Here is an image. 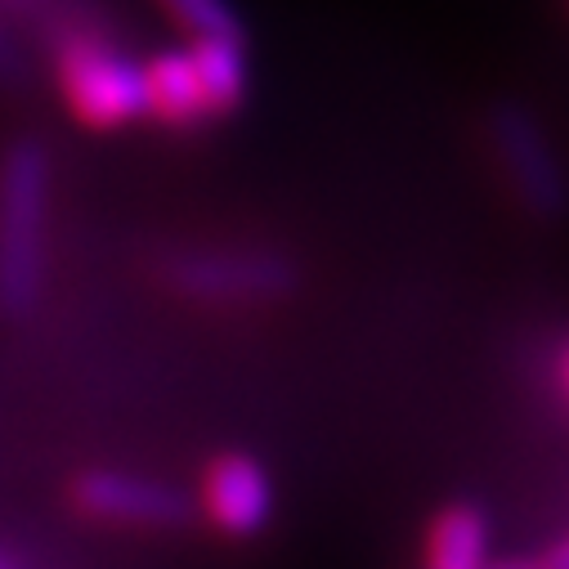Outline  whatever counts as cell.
<instances>
[{"label":"cell","mask_w":569,"mask_h":569,"mask_svg":"<svg viewBox=\"0 0 569 569\" xmlns=\"http://www.w3.org/2000/svg\"><path fill=\"white\" fill-rule=\"evenodd\" d=\"M0 569H10V565H6V560H0Z\"/></svg>","instance_id":"5bb4252c"},{"label":"cell","mask_w":569,"mask_h":569,"mask_svg":"<svg viewBox=\"0 0 569 569\" xmlns=\"http://www.w3.org/2000/svg\"><path fill=\"white\" fill-rule=\"evenodd\" d=\"M202 507L229 538H256L273 520V485L251 453H224L202 476Z\"/></svg>","instance_id":"8992f818"},{"label":"cell","mask_w":569,"mask_h":569,"mask_svg":"<svg viewBox=\"0 0 569 569\" xmlns=\"http://www.w3.org/2000/svg\"><path fill=\"white\" fill-rule=\"evenodd\" d=\"M50 180V153L37 139H14L0 158V315L6 319H28L46 292Z\"/></svg>","instance_id":"6da1fadb"},{"label":"cell","mask_w":569,"mask_h":569,"mask_svg":"<svg viewBox=\"0 0 569 569\" xmlns=\"http://www.w3.org/2000/svg\"><path fill=\"white\" fill-rule=\"evenodd\" d=\"M565 341H556V350H551V395H556V403H565Z\"/></svg>","instance_id":"4fadbf2b"},{"label":"cell","mask_w":569,"mask_h":569,"mask_svg":"<svg viewBox=\"0 0 569 569\" xmlns=\"http://www.w3.org/2000/svg\"><path fill=\"white\" fill-rule=\"evenodd\" d=\"M489 134H493V149L502 158L507 184L520 198V207L533 220L556 224L565 216V176H560V158L551 149L542 121L520 103H498L489 112Z\"/></svg>","instance_id":"3957f363"},{"label":"cell","mask_w":569,"mask_h":569,"mask_svg":"<svg viewBox=\"0 0 569 569\" xmlns=\"http://www.w3.org/2000/svg\"><path fill=\"white\" fill-rule=\"evenodd\" d=\"M489 565V516L476 502L445 507L426 529V569H485Z\"/></svg>","instance_id":"ba28073f"},{"label":"cell","mask_w":569,"mask_h":569,"mask_svg":"<svg viewBox=\"0 0 569 569\" xmlns=\"http://www.w3.org/2000/svg\"><path fill=\"white\" fill-rule=\"evenodd\" d=\"M0 86H10V90L28 86V54L19 37L6 28V19H0Z\"/></svg>","instance_id":"7c38bea8"},{"label":"cell","mask_w":569,"mask_h":569,"mask_svg":"<svg viewBox=\"0 0 569 569\" xmlns=\"http://www.w3.org/2000/svg\"><path fill=\"white\" fill-rule=\"evenodd\" d=\"M144 90H149V117L176 130H193L211 121V108L202 99V86L193 77L189 50H162L144 63Z\"/></svg>","instance_id":"52a82bcc"},{"label":"cell","mask_w":569,"mask_h":569,"mask_svg":"<svg viewBox=\"0 0 569 569\" xmlns=\"http://www.w3.org/2000/svg\"><path fill=\"white\" fill-rule=\"evenodd\" d=\"M54 77L72 117L90 130H117L149 117L144 63L117 50L103 32H68L54 46Z\"/></svg>","instance_id":"7a4b0ae2"},{"label":"cell","mask_w":569,"mask_h":569,"mask_svg":"<svg viewBox=\"0 0 569 569\" xmlns=\"http://www.w3.org/2000/svg\"><path fill=\"white\" fill-rule=\"evenodd\" d=\"M189 63L193 77L202 86V99L211 108V117H229L242 108L247 99V54H242V37H193Z\"/></svg>","instance_id":"9c48e42d"},{"label":"cell","mask_w":569,"mask_h":569,"mask_svg":"<svg viewBox=\"0 0 569 569\" xmlns=\"http://www.w3.org/2000/svg\"><path fill=\"white\" fill-rule=\"evenodd\" d=\"M171 288L193 301L251 306L288 297L297 288V269L273 251H189L171 260Z\"/></svg>","instance_id":"277c9868"},{"label":"cell","mask_w":569,"mask_h":569,"mask_svg":"<svg viewBox=\"0 0 569 569\" xmlns=\"http://www.w3.org/2000/svg\"><path fill=\"white\" fill-rule=\"evenodd\" d=\"M485 569H569V547H565V538H556V542H547L542 551H525V556H489V565Z\"/></svg>","instance_id":"8fae6325"},{"label":"cell","mask_w":569,"mask_h":569,"mask_svg":"<svg viewBox=\"0 0 569 569\" xmlns=\"http://www.w3.org/2000/svg\"><path fill=\"white\" fill-rule=\"evenodd\" d=\"M158 6L176 23H184L189 37H242L229 0H158Z\"/></svg>","instance_id":"30bf717a"},{"label":"cell","mask_w":569,"mask_h":569,"mask_svg":"<svg viewBox=\"0 0 569 569\" xmlns=\"http://www.w3.org/2000/svg\"><path fill=\"white\" fill-rule=\"evenodd\" d=\"M72 507L103 525H134V529H176L193 516V502L153 476L134 471H81L72 480Z\"/></svg>","instance_id":"5b68a950"}]
</instances>
